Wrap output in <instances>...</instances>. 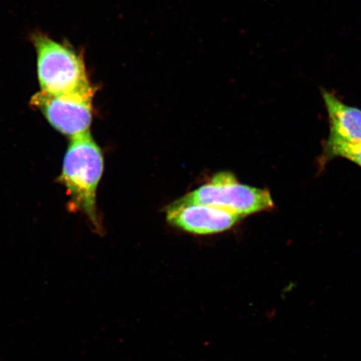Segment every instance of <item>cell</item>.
Instances as JSON below:
<instances>
[{
	"instance_id": "5",
	"label": "cell",
	"mask_w": 361,
	"mask_h": 361,
	"mask_svg": "<svg viewBox=\"0 0 361 361\" xmlns=\"http://www.w3.org/2000/svg\"><path fill=\"white\" fill-rule=\"evenodd\" d=\"M166 218L175 227L200 235L224 232L242 219L214 206L179 201L169 207Z\"/></svg>"
},
{
	"instance_id": "2",
	"label": "cell",
	"mask_w": 361,
	"mask_h": 361,
	"mask_svg": "<svg viewBox=\"0 0 361 361\" xmlns=\"http://www.w3.org/2000/svg\"><path fill=\"white\" fill-rule=\"evenodd\" d=\"M36 56L40 92L66 94L96 90L90 83L83 54L42 32L31 35Z\"/></svg>"
},
{
	"instance_id": "3",
	"label": "cell",
	"mask_w": 361,
	"mask_h": 361,
	"mask_svg": "<svg viewBox=\"0 0 361 361\" xmlns=\"http://www.w3.org/2000/svg\"><path fill=\"white\" fill-rule=\"evenodd\" d=\"M178 201L214 206L241 218L272 209L274 206L268 190L242 184L229 173L215 175L210 182Z\"/></svg>"
},
{
	"instance_id": "4",
	"label": "cell",
	"mask_w": 361,
	"mask_h": 361,
	"mask_svg": "<svg viewBox=\"0 0 361 361\" xmlns=\"http://www.w3.org/2000/svg\"><path fill=\"white\" fill-rule=\"evenodd\" d=\"M96 90L66 94L39 92L31 98V106L38 109L52 128L70 138L90 130Z\"/></svg>"
},
{
	"instance_id": "7",
	"label": "cell",
	"mask_w": 361,
	"mask_h": 361,
	"mask_svg": "<svg viewBox=\"0 0 361 361\" xmlns=\"http://www.w3.org/2000/svg\"><path fill=\"white\" fill-rule=\"evenodd\" d=\"M344 157L361 166V142L345 143L329 141L326 145L320 159V164L333 159L334 157Z\"/></svg>"
},
{
	"instance_id": "1",
	"label": "cell",
	"mask_w": 361,
	"mask_h": 361,
	"mask_svg": "<svg viewBox=\"0 0 361 361\" xmlns=\"http://www.w3.org/2000/svg\"><path fill=\"white\" fill-rule=\"evenodd\" d=\"M104 170L100 147L88 132L71 138L63 160L60 182L70 197L69 207L98 226L97 191Z\"/></svg>"
},
{
	"instance_id": "6",
	"label": "cell",
	"mask_w": 361,
	"mask_h": 361,
	"mask_svg": "<svg viewBox=\"0 0 361 361\" xmlns=\"http://www.w3.org/2000/svg\"><path fill=\"white\" fill-rule=\"evenodd\" d=\"M322 97L328 113L329 141L361 142V110L346 105L327 90H322Z\"/></svg>"
}]
</instances>
